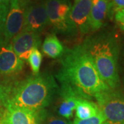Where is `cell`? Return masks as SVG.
<instances>
[{
    "label": "cell",
    "mask_w": 124,
    "mask_h": 124,
    "mask_svg": "<svg viewBox=\"0 0 124 124\" xmlns=\"http://www.w3.org/2000/svg\"><path fill=\"white\" fill-rule=\"evenodd\" d=\"M92 0H80L72 6L70 20L75 29L81 34H85L90 30V16Z\"/></svg>",
    "instance_id": "cell-10"
},
{
    "label": "cell",
    "mask_w": 124,
    "mask_h": 124,
    "mask_svg": "<svg viewBox=\"0 0 124 124\" xmlns=\"http://www.w3.org/2000/svg\"><path fill=\"white\" fill-rule=\"evenodd\" d=\"M28 61L29 62L33 74L35 75H38L42 62V54L38 48H35L31 52Z\"/></svg>",
    "instance_id": "cell-16"
},
{
    "label": "cell",
    "mask_w": 124,
    "mask_h": 124,
    "mask_svg": "<svg viewBox=\"0 0 124 124\" xmlns=\"http://www.w3.org/2000/svg\"><path fill=\"white\" fill-rule=\"evenodd\" d=\"M0 107H2V105H1V100H0Z\"/></svg>",
    "instance_id": "cell-26"
},
{
    "label": "cell",
    "mask_w": 124,
    "mask_h": 124,
    "mask_svg": "<svg viewBox=\"0 0 124 124\" xmlns=\"http://www.w3.org/2000/svg\"><path fill=\"white\" fill-rule=\"evenodd\" d=\"M36 112L22 108H4L0 116L1 124H35Z\"/></svg>",
    "instance_id": "cell-11"
},
{
    "label": "cell",
    "mask_w": 124,
    "mask_h": 124,
    "mask_svg": "<svg viewBox=\"0 0 124 124\" xmlns=\"http://www.w3.org/2000/svg\"><path fill=\"white\" fill-rule=\"evenodd\" d=\"M115 20L120 28L124 31V9H121L116 12Z\"/></svg>",
    "instance_id": "cell-20"
},
{
    "label": "cell",
    "mask_w": 124,
    "mask_h": 124,
    "mask_svg": "<svg viewBox=\"0 0 124 124\" xmlns=\"http://www.w3.org/2000/svg\"><path fill=\"white\" fill-rule=\"evenodd\" d=\"M13 51L22 60H28L31 52L41 44L39 34L31 31H22L9 43Z\"/></svg>",
    "instance_id": "cell-7"
},
{
    "label": "cell",
    "mask_w": 124,
    "mask_h": 124,
    "mask_svg": "<svg viewBox=\"0 0 124 124\" xmlns=\"http://www.w3.org/2000/svg\"><path fill=\"white\" fill-rule=\"evenodd\" d=\"M35 124H45L43 116H42V110L36 112Z\"/></svg>",
    "instance_id": "cell-22"
},
{
    "label": "cell",
    "mask_w": 124,
    "mask_h": 124,
    "mask_svg": "<svg viewBox=\"0 0 124 124\" xmlns=\"http://www.w3.org/2000/svg\"><path fill=\"white\" fill-rule=\"evenodd\" d=\"M111 124L108 123V122H107V121H105V122H103V124Z\"/></svg>",
    "instance_id": "cell-25"
},
{
    "label": "cell",
    "mask_w": 124,
    "mask_h": 124,
    "mask_svg": "<svg viewBox=\"0 0 124 124\" xmlns=\"http://www.w3.org/2000/svg\"><path fill=\"white\" fill-rule=\"evenodd\" d=\"M48 23V19L45 1L33 4L29 2L26 12L23 30L39 34Z\"/></svg>",
    "instance_id": "cell-8"
},
{
    "label": "cell",
    "mask_w": 124,
    "mask_h": 124,
    "mask_svg": "<svg viewBox=\"0 0 124 124\" xmlns=\"http://www.w3.org/2000/svg\"><path fill=\"white\" fill-rule=\"evenodd\" d=\"M10 0H0V4H9Z\"/></svg>",
    "instance_id": "cell-23"
},
{
    "label": "cell",
    "mask_w": 124,
    "mask_h": 124,
    "mask_svg": "<svg viewBox=\"0 0 124 124\" xmlns=\"http://www.w3.org/2000/svg\"><path fill=\"white\" fill-rule=\"evenodd\" d=\"M3 109H4L3 107H0V116H1V114L2 112V111H3Z\"/></svg>",
    "instance_id": "cell-24"
},
{
    "label": "cell",
    "mask_w": 124,
    "mask_h": 124,
    "mask_svg": "<svg viewBox=\"0 0 124 124\" xmlns=\"http://www.w3.org/2000/svg\"><path fill=\"white\" fill-rule=\"evenodd\" d=\"M9 4H0V45L4 43L6 19L8 13Z\"/></svg>",
    "instance_id": "cell-17"
},
{
    "label": "cell",
    "mask_w": 124,
    "mask_h": 124,
    "mask_svg": "<svg viewBox=\"0 0 124 124\" xmlns=\"http://www.w3.org/2000/svg\"><path fill=\"white\" fill-rule=\"evenodd\" d=\"M58 79L63 88L72 90L85 97L94 96L110 88L99 74L88 49L78 46L68 50L62 61Z\"/></svg>",
    "instance_id": "cell-1"
},
{
    "label": "cell",
    "mask_w": 124,
    "mask_h": 124,
    "mask_svg": "<svg viewBox=\"0 0 124 124\" xmlns=\"http://www.w3.org/2000/svg\"><path fill=\"white\" fill-rule=\"evenodd\" d=\"M92 44L88 53L99 74L110 88H116L119 83L116 47L110 39L98 40Z\"/></svg>",
    "instance_id": "cell-3"
},
{
    "label": "cell",
    "mask_w": 124,
    "mask_h": 124,
    "mask_svg": "<svg viewBox=\"0 0 124 124\" xmlns=\"http://www.w3.org/2000/svg\"><path fill=\"white\" fill-rule=\"evenodd\" d=\"M63 100L58 108V113L66 119H70L73 116V112L76 109L77 102L81 98L78 94L72 93H63Z\"/></svg>",
    "instance_id": "cell-13"
},
{
    "label": "cell",
    "mask_w": 124,
    "mask_h": 124,
    "mask_svg": "<svg viewBox=\"0 0 124 124\" xmlns=\"http://www.w3.org/2000/svg\"><path fill=\"white\" fill-rule=\"evenodd\" d=\"M42 50L48 57L56 59L63 54L64 48L57 36L50 35L45 39L42 45Z\"/></svg>",
    "instance_id": "cell-14"
},
{
    "label": "cell",
    "mask_w": 124,
    "mask_h": 124,
    "mask_svg": "<svg viewBox=\"0 0 124 124\" xmlns=\"http://www.w3.org/2000/svg\"><path fill=\"white\" fill-rule=\"evenodd\" d=\"M112 5V13L124 9V0H110Z\"/></svg>",
    "instance_id": "cell-21"
},
{
    "label": "cell",
    "mask_w": 124,
    "mask_h": 124,
    "mask_svg": "<svg viewBox=\"0 0 124 124\" xmlns=\"http://www.w3.org/2000/svg\"><path fill=\"white\" fill-rule=\"evenodd\" d=\"M52 76L37 75L16 82L0 85V100L4 108L17 107L37 112L48 106L57 92Z\"/></svg>",
    "instance_id": "cell-2"
},
{
    "label": "cell",
    "mask_w": 124,
    "mask_h": 124,
    "mask_svg": "<svg viewBox=\"0 0 124 124\" xmlns=\"http://www.w3.org/2000/svg\"><path fill=\"white\" fill-rule=\"evenodd\" d=\"M29 2V0H10L5 23L3 44H9L23 30Z\"/></svg>",
    "instance_id": "cell-6"
},
{
    "label": "cell",
    "mask_w": 124,
    "mask_h": 124,
    "mask_svg": "<svg viewBox=\"0 0 124 124\" xmlns=\"http://www.w3.org/2000/svg\"><path fill=\"white\" fill-rule=\"evenodd\" d=\"M75 110L76 118L78 119H88L100 112L97 104L85 98H81L78 101Z\"/></svg>",
    "instance_id": "cell-15"
},
{
    "label": "cell",
    "mask_w": 124,
    "mask_h": 124,
    "mask_svg": "<svg viewBox=\"0 0 124 124\" xmlns=\"http://www.w3.org/2000/svg\"><path fill=\"white\" fill-rule=\"evenodd\" d=\"M97 106L106 121L111 124H124V94L110 88L94 95Z\"/></svg>",
    "instance_id": "cell-4"
},
{
    "label": "cell",
    "mask_w": 124,
    "mask_h": 124,
    "mask_svg": "<svg viewBox=\"0 0 124 124\" xmlns=\"http://www.w3.org/2000/svg\"><path fill=\"white\" fill-rule=\"evenodd\" d=\"M42 116L45 124H72L62 118L52 115H47L44 110H42Z\"/></svg>",
    "instance_id": "cell-19"
},
{
    "label": "cell",
    "mask_w": 124,
    "mask_h": 124,
    "mask_svg": "<svg viewBox=\"0 0 124 124\" xmlns=\"http://www.w3.org/2000/svg\"><path fill=\"white\" fill-rule=\"evenodd\" d=\"M80 1V0H75V2H77V1Z\"/></svg>",
    "instance_id": "cell-27"
},
{
    "label": "cell",
    "mask_w": 124,
    "mask_h": 124,
    "mask_svg": "<svg viewBox=\"0 0 124 124\" xmlns=\"http://www.w3.org/2000/svg\"><path fill=\"white\" fill-rule=\"evenodd\" d=\"M106 121V119L101 111L95 116L86 119H78L76 118L72 124H101Z\"/></svg>",
    "instance_id": "cell-18"
},
{
    "label": "cell",
    "mask_w": 124,
    "mask_h": 124,
    "mask_svg": "<svg viewBox=\"0 0 124 124\" xmlns=\"http://www.w3.org/2000/svg\"><path fill=\"white\" fill-rule=\"evenodd\" d=\"M46 13L50 23L60 32H70L75 27L70 20L72 4L70 0H46Z\"/></svg>",
    "instance_id": "cell-5"
},
{
    "label": "cell",
    "mask_w": 124,
    "mask_h": 124,
    "mask_svg": "<svg viewBox=\"0 0 124 124\" xmlns=\"http://www.w3.org/2000/svg\"><path fill=\"white\" fill-rule=\"evenodd\" d=\"M0 124H1V123H0Z\"/></svg>",
    "instance_id": "cell-28"
},
{
    "label": "cell",
    "mask_w": 124,
    "mask_h": 124,
    "mask_svg": "<svg viewBox=\"0 0 124 124\" xmlns=\"http://www.w3.org/2000/svg\"><path fill=\"white\" fill-rule=\"evenodd\" d=\"M23 61L13 51L10 44L0 45V75H16L22 70Z\"/></svg>",
    "instance_id": "cell-9"
},
{
    "label": "cell",
    "mask_w": 124,
    "mask_h": 124,
    "mask_svg": "<svg viewBox=\"0 0 124 124\" xmlns=\"http://www.w3.org/2000/svg\"><path fill=\"white\" fill-rule=\"evenodd\" d=\"M112 13L110 0H92L90 16V27L92 31L101 28L108 15Z\"/></svg>",
    "instance_id": "cell-12"
}]
</instances>
